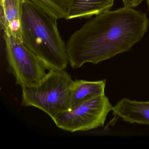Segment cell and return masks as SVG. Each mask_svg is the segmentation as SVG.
I'll return each mask as SVG.
<instances>
[{"mask_svg": "<svg viewBox=\"0 0 149 149\" xmlns=\"http://www.w3.org/2000/svg\"><path fill=\"white\" fill-rule=\"evenodd\" d=\"M149 23L145 13L125 7L96 15L70 37L66 44L69 63L78 69L130 51L142 40Z\"/></svg>", "mask_w": 149, "mask_h": 149, "instance_id": "cell-1", "label": "cell"}, {"mask_svg": "<svg viewBox=\"0 0 149 149\" xmlns=\"http://www.w3.org/2000/svg\"><path fill=\"white\" fill-rule=\"evenodd\" d=\"M57 20L29 0H24L22 42L49 70H64L69 63L66 44L61 37Z\"/></svg>", "mask_w": 149, "mask_h": 149, "instance_id": "cell-2", "label": "cell"}, {"mask_svg": "<svg viewBox=\"0 0 149 149\" xmlns=\"http://www.w3.org/2000/svg\"><path fill=\"white\" fill-rule=\"evenodd\" d=\"M74 81L65 70H49L39 81L21 86V105L40 109L53 119L58 113L70 109Z\"/></svg>", "mask_w": 149, "mask_h": 149, "instance_id": "cell-3", "label": "cell"}, {"mask_svg": "<svg viewBox=\"0 0 149 149\" xmlns=\"http://www.w3.org/2000/svg\"><path fill=\"white\" fill-rule=\"evenodd\" d=\"M112 108L105 94L99 95L58 113L53 120L57 127L66 131H88L103 127Z\"/></svg>", "mask_w": 149, "mask_h": 149, "instance_id": "cell-4", "label": "cell"}, {"mask_svg": "<svg viewBox=\"0 0 149 149\" xmlns=\"http://www.w3.org/2000/svg\"><path fill=\"white\" fill-rule=\"evenodd\" d=\"M8 68L16 84L33 83L41 79L47 73L40 59L22 42L10 35L3 33Z\"/></svg>", "mask_w": 149, "mask_h": 149, "instance_id": "cell-5", "label": "cell"}, {"mask_svg": "<svg viewBox=\"0 0 149 149\" xmlns=\"http://www.w3.org/2000/svg\"><path fill=\"white\" fill-rule=\"evenodd\" d=\"M24 0H1L0 24L4 33L22 40V19Z\"/></svg>", "mask_w": 149, "mask_h": 149, "instance_id": "cell-6", "label": "cell"}, {"mask_svg": "<svg viewBox=\"0 0 149 149\" xmlns=\"http://www.w3.org/2000/svg\"><path fill=\"white\" fill-rule=\"evenodd\" d=\"M112 111L115 117L132 124L149 125V101L139 102L123 97L113 106Z\"/></svg>", "mask_w": 149, "mask_h": 149, "instance_id": "cell-7", "label": "cell"}, {"mask_svg": "<svg viewBox=\"0 0 149 149\" xmlns=\"http://www.w3.org/2000/svg\"><path fill=\"white\" fill-rule=\"evenodd\" d=\"M114 0H70L66 19H81L109 11Z\"/></svg>", "mask_w": 149, "mask_h": 149, "instance_id": "cell-8", "label": "cell"}, {"mask_svg": "<svg viewBox=\"0 0 149 149\" xmlns=\"http://www.w3.org/2000/svg\"><path fill=\"white\" fill-rule=\"evenodd\" d=\"M106 79L97 81H74L70 93V109L99 95L104 94Z\"/></svg>", "mask_w": 149, "mask_h": 149, "instance_id": "cell-9", "label": "cell"}, {"mask_svg": "<svg viewBox=\"0 0 149 149\" xmlns=\"http://www.w3.org/2000/svg\"><path fill=\"white\" fill-rule=\"evenodd\" d=\"M56 19L67 17L70 0H29Z\"/></svg>", "mask_w": 149, "mask_h": 149, "instance_id": "cell-10", "label": "cell"}, {"mask_svg": "<svg viewBox=\"0 0 149 149\" xmlns=\"http://www.w3.org/2000/svg\"><path fill=\"white\" fill-rule=\"evenodd\" d=\"M124 6L126 7L135 8L141 4L144 0H122Z\"/></svg>", "mask_w": 149, "mask_h": 149, "instance_id": "cell-11", "label": "cell"}, {"mask_svg": "<svg viewBox=\"0 0 149 149\" xmlns=\"http://www.w3.org/2000/svg\"><path fill=\"white\" fill-rule=\"evenodd\" d=\"M147 5H148V8H149V0H147Z\"/></svg>", "mask_w": 149, "mask_h": 149, "instance_id": "cell-12", "label": "cell"}]
</instances>
